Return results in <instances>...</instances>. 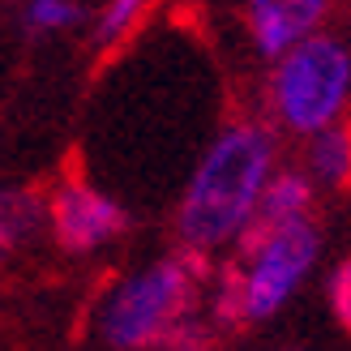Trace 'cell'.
I'll return each instance as SVG.
<instances>
[{
  "instance_id": "6da1fadb",
  "label": "cell",
  "mask_w": 351,
  "mask_h": 351,
  "mask_svg": "<svg viewBox=\"0 0 351 351\" xmlns=\"http://www.w3.org/2000/svg\"><path fill=\"white\" fill-rule=\"evenodd\" d=\"M274 176V133L261 120H232L202 150L176 202V236L184 253H219L253 227L257 202Z\"/></svg>"
},
{
  "instance_id": "7a4b0ae2",
  "label": "cell",
  "mask_w": 351,
  "mask_h": 351,
  "mask_svg": "<svg viewBox=\"0 0 351 351\" xmlns=\"http://www.w3.org/2000/svg\"><path fill=\"white\" fill-rule=\"evenodd\" d=\"M206 274H210L206 257L180 249L176 257H159L146 270H133L129 278H120L99 304L103 343L112 351L163 347L193 317L197 287Z\"/></svg>"
},
{
  "instance_id": "3957f363",
  "label": "cell",
  "mask_w": 351,
  "mask_h": 351,
  "mask_svg": "<svg viewBox=\"0 0 351 351\" xmlns=\"http://www.w3.org/2000/svg\"><path fill=\"white\" fill-rule=\"evenodd\" d=\"M351 103V47L335 34H313L300 47H291L283 60H274L266 82V112L270 125L283 133L308 137L330 125H343Z\"/></svg>"
},
{
  "instance_id": "277c9868",
  "label": "cell",
  "mask_w": 351,
  "mask_h": 351,
  "mask_svg": "<svg viewBox=\"0 0 351 351\" xmlns=\"http://www.w3.org/2000/svg\"><path fill=\"white\" fill-rule=\"evenodd\" d=\"M240 287H244V322H266L283 308L308 270L322 257V232L313 219L274 227V232H249L240 244Z\"/></svg>"
},
{
  "instance_id": "5b68a950",
  "label": "cell",
  "mask_w": 351,
  "mask_h": 351,
  "mask_svg": "<svg viewBox=\"0 0 351 351\" xmlns=\"http://www.w3.org/2000/svg\"><path fill=\"white\" fill-rule=\"evenodd\" d=\"M47 223L56 232L60 249L69 253H90L99 244H108L116 236H125L129 210L120 206L112 193H103L86 180H69L51 193L47 202Z\"/></svg>"
},
{
  "instance_id": "8992f818",
  "label": "cell",
  "mask_w": 351,
  "mask_h": 351,
  "mask_svg": "<svg viewBox=\"0 0 351 351\" xmlns=\"http://www.w3.org/2000/svg\"><path fill=\"white\" fill-rule=\"evenodd\" d=\"M326 13H330L326 0H253L244 9V26H249L257 56H266L274 64L291 47H300L304 39L322 34Z\"/></svg>"
},
{
  "instance_id": "52a82bcc",
  "label": "cell",
  "mask_w": 351,
  "mask_h": 351,
  "mask_svg": "<svg viewBox=\"0 0 351 351\" xmlns=\"http://www.w3.org/2000/svg\"><path fill=\"white\" fill-rule=\"evenodd\" d=\"M313 193H317V184H313L304 171H274L266 193H261V202H257V215H253L249 232H274V227L308 219L313 215ZM249 232H244V236H249Z\"/></svg>"
},
{
  "instance_id": "ba28073f",
  "label": "cell",
  "mask_w": 351,
  "mask_h": 351,
  "mask_svg": "<svg viewBox=\"0 0 351 351\" xmlns=\"http://www.w3.org/2000/svg\"><path fill=\"white\" fill-rule=\"evenodd\" d=\"M304 176L313 184H326V189L351 184V125H330V129L308 137Z\"/></svg>"
},
{
  "instance_id": "9c48e42d",
  "label": "cell",
  "mask_w": 351,
  "mask_h": 351,
  "mask_svg": "<svg viewBox=\"0 0 351 351\" xmlns=\"http://www.w3.org/2000/svg\"><path fill=\"white\" fill-rule=\"evenodd\" d=\"M43 219V202L30 189H5L0 193V257L13 253Z\"/></svg>"
},
{
  "instance_id": "30bf717a",
  "label": "cell",
  "mask_w": 351,
  "mask_h": 351,
  "mask_svg": "<svg viewBox=\"0 0 351 351\" xmlns=\"http://www.w3.org/2000/svg\"><path fill=\"white\" fill-rule=\"evenodd\" d=\"M142 22V5H133V0H116V5L99 9L95 13V26H90V47L95 51H112L129 39Z\"/></svg>"
},
{
  "instance_id": "8fae6325",
  "label": "cell",
  "mask_w": 351,
  "mask_h": 351,
  "mask_svg": "<svg viewBox=\"0 0 351 351\" xmlns=\"http://www.w3.org/2000/svg\"><path fill=\"white\" fill-rule=\"evenodd\" d=\"M82 5H69V0H30L22 9V26L30 34H51V30H69L82 22Z\"/></svg>"
},
{
  "instance_id": "7c38bea8",
  "label": "cell",
  "mask_w": 351,
  "mask_h": 351,
  "mask_svg": "<svg viewBox=\"0 0 351 351\" xmlns=\"http://www.w3.org/2000/svg\"><path fill=\"white\" fill-rule=\"evenodd\" d=\"M215 322H223V326H240V322H244V287H240V270H236V266H227V270L219 274Z\"/></svg>"
},
{
  "instance_id": "4fadbf2b",
  "label": "cell",
  "mask_w": 351,
  "mask_h": 351,
  "mask_svg": "<svg viewBox=\"0 0 351 351\" xmlns=\"http://www.w3.org/2000/svg\"><path fill=\"white\" fill-rule=\"evenodd\" d=\"M330 308H335V317L343 330H351V257H343L335 270H330Z\"/></svg>"
},
{
  "instance_id": "5bb4252c",
  "label": "cell",
  "mask_w": 351,
  "mask_h": 351,
  "mask_svg": "<svg viewBox=\"0 0 351 351\" xmlns=\"http://www.w3.org/2000/svg\"><path fill=\"white\" fill-rule=\"evenodd\" d=\"M163 351H215V339H210V330H206L202 322L189 317V322L163 343Z\"/></svg>"
}]
</instances>
